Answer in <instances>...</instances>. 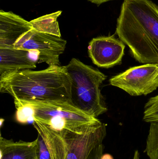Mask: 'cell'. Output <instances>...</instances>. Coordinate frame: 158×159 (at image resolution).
<instances>
[{"mask_svg":"<svg viewBox=\"0 0 158 159\" xmlns=\"http://www.w3.org/2000/svg\"><path fill=\"white\" fill-rule=\"evenodd\" d=\"M116 34L138 62L158 63L157 5L150 0H124Z\"/></svg>","mask_w":158,"mask_h":159,"instance_id":"6da1fadb","label":"cell"},{"mask_svg":"<svg viewBox=\"0 0 158 159\" xmlns=\"http://www.w3.org/2000/svg\"><path fill=\"white\" fill-rule=\"evenodd\" d=\"M71 79L66 66H49L40 71L17 72L0 77V91L19 103H71Z\"/></svg>","mask_w":158,"mask_h":159,"instance_id":"7a4b0ae2","label":"cell"},{"mask_svg":"<svg viewBox=\"0 0 158 159\" xmlns=\"http://www.w3.org/2000/svg\"><path fill=\"white\" fill-rule=\"evenodd\" d=\"M66 67L71 79V104L95 117L106 112L100 90L106 76L76 58H72Z\"/></svg>","mask_w":158,"mask_h":159,"instance_id":"3957f363","label":"cell"},{"mask_svg":"<svg viewBox=\"0 0 158 159\" xmlns=\"http://www.w3.org/2000/svg\"><path fill=\"white\" fill-rule=\"evenodd\" d=\"M14 103L28 104L32 110L33 121L59 133L65 131L81 132L102 123L97 118L79 110L70 103Z\"/></svg>","mask_w":158,"mask_h":159,"instance_id":"277c9868","label":"cell"},{"mask_svg":"<svg viewBox=\"0 0 158 159\" xmlns=\"http://www.w3.org/2000/svg\"><path fill=\"white\" fill-rule=\"evenodd\" d=\"M66 44V41L61 37L32 29L19 38L14 48L36 53L40 62L49 66H60L59 57L65 51Z\"/></svg>","mask_w":158,"mask_h":159,"instance_id":"5b68a950","label":"cell"},{"mask_svg":"<svg viewBox=\"0 0 158 159\" xmlns=\"http://www.w3.org/2000/svg\"><path fill=\"white\" fill-rule=\"evenodd\" d=\"M109 83L132 96L147 95L158 88V63L130 68L111 77Z\"/></svg>","mask_w":158,"mask_h":159,"instance_id":"8992f818","label":"cell"},{"mask_svg":"<svg viewBox=\"0 0 158 159\" xmlns=\"http://www.w3.org/2000/svg\"><path fill=\"white\" fill-rule=\"evenodd\" d=\"M67 145L66 159H88L92 151L103 144L106 136V127L101 124L81 132L66 131L60 133Z\"/></svg>","mask_w":158,"mask_h":159,"instance_id":"52a82bcc","label":"cell"},{"mask_svg":"<svg viewBox=\"0 0 158 159\" xmlns=\"http://www.w3.org/2000/svg\"><path fill=\"white\" fill-rule=\"evenodd\" d=\"M124 43L115 35L94 38L90 42L88 54L94 64L109 68L121 62L124 55Z\"/></svg>","mask_w":158,"mask_h":159,"instance_id":"ba28073f","label":"cell"},{"mask_svg":"<svg viewBox=\"0 0 158 159\" xmlns=\"http://www.w3.org/2000/svg\"><path fill=\"white\" fill-rule=\"evenodd\" d=\"M32 29L30 21L11 11H0V48H13L19 38Z\"/></svg>","mask_w":158,"mask_h":159,"instance_id":"9c48e42d","label":"cell"},{"mask_svg":"<svg viewBox=\"0 0 158 159\" xmlns=\"http://www.w3.org/2000/svg\"><path fill=\"white\" fill-rule=\"evenodd\" d=\"M28 52L14 48H0V77L36 67Z\"/></svg>","mask_w":158,"mask_h":159,"instance_id":"30bf717a","label":"cell"},{"mask_svg":"<svg viewBox=\"0 0 158 159\" xmlns=\"http://www.w3.org/2000/svg\"><path fill=\"white\" fill-rule=\"evenodd\" d=\"M37 149V139L15 142L0 137V159H38Z\"/></svg>","mask_w":158,"mask_h":159,"instance_id":"8fae6325","label":"cell"},{"mask_svg":"<svg viewBox=\"0 0 158 159\" xmlns=\"http://www.w3.org/2000/svg\"><path fill=\"white\" fill-rule=\"evenodd\" d=\"M33 125L43 139L52 159H66L67 145L63 135L35 120Z\"/></svg>","mask_w":158,"mask_h":159,"instance_id":"7c38bea8","label":"cell"},{"mask_svg":"<svg viewBox=\"0 0 158 159\" xmlns=\"http://www.w3.org/2000/svg\"><path fill=\"white\" fill-rule=\"evenodd\" d=\"M62 11L42 16L30 21L32 29L39 32L52 34L61 37L58 18L62 14Z\"/></svg>","mask_w":158,"mask_h":159,"instance_id":"4fadbf2b","label":"cell"},{"mask_svg":"<svg viewBox=\"0 0 158 159\" xmlns=\"http://www.w3.org/2000/svg\"><path fill=\"white\" fill-rule=\"evenodd\" d=\"M145 151L150 159H158V120L150 123Z\"/></svg>","mask_w":158,"mask_h":159,"instance_id":"5bb4252c","label":"cell"},{"mask_svg":"<svg viewBox=\"0 0 158 159\" xmlns=\"http://www.w3.org/2000/svg\"><path fill=\"white\" fill-rule=\"evenodd\" d=\"M144 109V121L151 123L158 120V95L149 99Z\"/></svg>","mask_w":158,"mask_h":159,"instance_id":"9a60e30c","label":"cell"},{"mask_svg":"<svg viewBox=\"0 0 158 159\" xmlns=\"http://www.w3.org/2000/svg\"><path fill=\"white\" fill-rule=\"evenodd\" d=\"M37 139L38 140L37 154L38 159H52L51 155L42 137L40 134H38Z\"/></svg>","mask_w":158,"mask_h":159,"instance_id":"2e32d148","label":"cell"},{"mask_svg":"<svg viewBox=\"0 0 158 159\" xmlns=\"http://www.w3.org/2000/svg\"><path fill=\"white\" fill-rule=\"evenodd\" d=\"M104 148L103 144L96 147L92 151L88 159H101L104 155Z\"/></svg>","mask_w":158,"mask_h":159,"instance_id":"e0dca14e","label":"cell"},{"mask_svg":"<svg viewBox=\"0 0 158 159\" xmlns=\"http://www.w3.org/2000/svg\"><path fill=\"white\" fill-rule=\"evenodd\" d=\"M89 2H91L92 3L95 4L97 5H100L102 4L109 1H114V0H88Z\"/></svg>","mask_w":158,"mask_h":159,"instance_id":"ac0fdd59","label":"cell"},{"mask_svg":"<svg viewBox=\"0 0 158 159\" xmlns=\"http://www.w3.org/2000/svg\"><path fill=\"white\" fill-rule=\"evenodd\" d=\"M101 159H113V158L110 155L106 154V155H103Z\"/></svg>","mask_w":158,"mask_h":159,"instance_id":"d6986e66","label":"cell"},{"mask_svg":"<svg viewBox=\"0 0 158 159\" xmlns=\"http://www.w3.org/2000/svg\"><path fill=\"white\" fill-rule=\"evenodd\" d=\"M139 156H140V154H139V151L137 150H136L135 152L133 159H139Z\"/></svg>","mask_w":158,"mask_h":159,"instance_id":"ffe728a7","label":"cell"},{"mask_svg":"<svg viewBox=\"0 0 158 159\" xmlns=\"http://www.w3.org/2000/svg\"><path fill=\"white\" fill-rule=\"evenodd\" d=\"M0 121H1V127H2V126L3 123L4 121V120L3 119H1Z\"/></svg>","mask_w":158,"mask_h":159,"instance_id":"44dd1931","label":"cell"}]
</instances>
